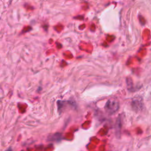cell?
Here are the masks:
<instances>
[{
    "label": "cell",
    "mask_w": 151,
    "mask_h": 151,
    "mask_svg": "<svg viewBox=\"0 0 151 151\" xmlns=\"http://www.w3.org/2000/svg\"><path fill=\"white\" fill-rule=\"evenodd\" d=\"M121 124H122V122H121V117L120 116L117 117L116 122V125H115V127H116V136H117V138H119L120 135V130H121Z\"/></svg>",
    "instance_id": "3"
},
{
    "label": "cell",
    "mask_w": 151,
    "mask_h": 151,
    "mask_svg": "<svg viewBox=\"0 0 151 151\" xmlns=\"http://www.w3.org/2000/svg\"><path fill=\"white\" fill-rule=\"evenodd\" d=\"M132 106L134 110H135L136 112L140 111L143 107V102H142V100L135 99L133 100V102L132 103Z\"/></svg>",
    "instance_id": "2"
},
{
    "label": "cell",
    "mask_w": 151,
    "mask_h": 151,
    "mask_svg": "<svg viewBox=\"0 0 151 151\" xmlns=\"http://www.w3.org/2000/svg\"><path fill=\"white\" fill-rule=\"evenodd\" d=\"M62 139V135L61 133H55L51 136H49L48 140H52V141H60Z\"/></svg>",
    "instance_id": "4"
},
{
    "label": "cell",
    "mask_w": 151,
    "mask_h": 151,
    "mask_svg": "<svg viewBox=\"0 0 151 151\" xmlns=\"http://www.w3.org/2000/svg\"><path fill=\"white\" fill-rule=\"evenodd\" d=\"M119 109V102L116 99H109L106 103L105 110L110 114H114Z\"/></svg>",
    "instance_id": "1"
}]
</instances>
